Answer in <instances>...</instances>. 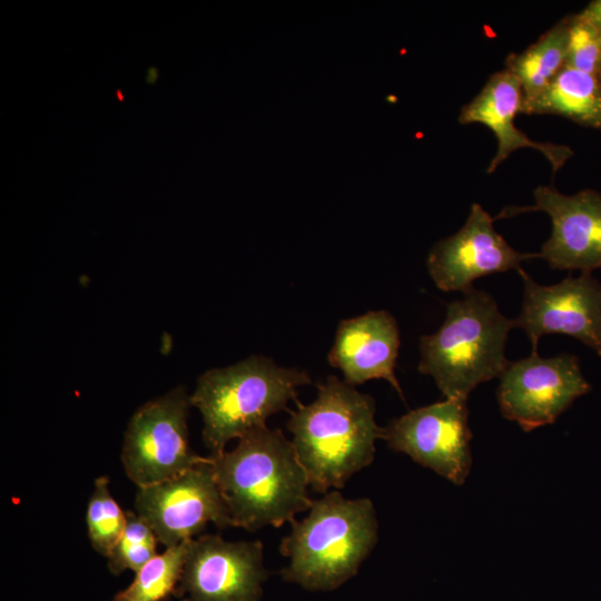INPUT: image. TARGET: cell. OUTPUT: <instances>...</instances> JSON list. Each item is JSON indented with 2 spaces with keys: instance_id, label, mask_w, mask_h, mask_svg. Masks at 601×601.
<instances>
[{
  "instance_id": "2",
  "label": "cell",
  "mask_w": 601,
  "mask_h": 601,
  "mask_svg": "<svg viewBox=\"0 0 601 601\" xmlns=\"http://www.w3.org/2000/svg\"><path fill=\"white\" fill-rule=\"evenodd\" d=\"M316 398L304 405L296 401L287 428L309 486L326 493L342 489L375 455V442L383 427L375 422V402L329 375L317 386Z\"/></svg>"
},
{
  "instance_id": "12",
  "label": "cell",
  "mask_w": 601,
  "mask_h": 601,
  "mask_svg": "<svg viewBox=\"0 0 601 601\" xmlns=\"http://www.w3.org/2000/svg\"><path fill=\"white\" fill-rule=\"evenodd\" d=\"M533 206H513L499 217H511L526 211H544L552 223V231L542 245L539 258L552 269L592 273L601 267V194L584 189L564 195L555 187L539 186L533 191Z\"/></svg>"
},
{
  "instance_id": "8",
  "label": "cell",
  "mask_w": 601,
  "mask_h": 601,
  "mask_svg": "<svg viewBox=\"0 0 601 601\" xmlns=\"http://www.w3.org/2000/svg\"><path fill=\"white\" fill-rule=\"evenodd\" d=\"M579 358L569 353L540 357L536 351L509 362L500 376L502 415L525 432L552 424L580 396L590 392Z\"/></svg>"
},
{
  "instance_id": "20",
  "label": "cell",
  "mask_w": 601,
  "mask_h": 601,
  "mask_svg": "<svg viewBox=\"0 0 601 601\" xmlns=\"http://www.w3.org/2000/svg\"><path fill=\"white\" fill-rule=\"evenodd\" d=\"M127 514L126 528L109 555L108 568L114 574L125 570L138 572L157 555L158 540L150 526L135 512Z\"/></svg>"
},
{
  "instance_id": "14",
  "label": "cell",
  "mask_w": 601,
  "mask_h": 601,
  "mask_svg": "<svg viewBox=\"0 0 601 601\" xmlns=\"http://www.w3.org/2000/svg\"><path fill=\"white\" fill-rule=\"evenodd\" d=\"M523 93L521 83L510 71L503 69L490 76L480 92L461 109V124L479 122L489 127L495 135L497 149L486 173L493 174L512 152L521 148L540 151L555 175L572 157L570 147L531 139L515 125L521 114Z\"/></svg>"
},
{
  "instance_id": "4",
  "label": "cell",
  "mask_w": 601,
  "mask_h": 601,
  "mask_svg": "<svg viewBox=\"0 0 601 601\" xmlns=\"http://www.w3.org/2000/svg\"><path fill=\"white\" fill-rule=\"evenodd\" d=\"M513 327L491 294L472 287L447 304L435 333L420 338L418 372L431 376L445 398L466 401L477 385L504 372Z\"/></svg>"
},
{
  "instance_id": "21",
  "label": "cell",
  "mask_w": 601,
  "mask_h": 601,
  "mask_svg": "<svg viewBox=\"0 0 601 601\" xmlns=\"http://www.w3.org/2000/svg\"><path fill=\"white\" fill-rule=\"evenodd\" d=\"M565 67L601 77V32L579 13L569 16Z\"/></svg>"
},
{
  "instance_id": "11",
  "label": "cell",
  "mask_w": 601,
  "mask_h": 601,
  "mask_svg": "<svg viewBox=\"0 0 601 601\" xmlns=\"http://www.w3.org/2000/svg\"><path fill=\"white\" fill-rule=\"evenodd\" d=\"M519 274L523 302L513 326L525 332L533 351L542 336L564 334L601 356V283L592 273L570 275L550 286L538 284L522 268Z\"/></svg>"
},
{
  "instance_id": "24",
  "label": "cell",
  "mask_w": 601,
  "mask_h": 601,
  "mask_svg": "<svg viewBox=\"0 0 601 601\" xmlns=\"http://www.w3.org/2000/svg\"><path fill=\"white\" fill-rule=\"evenodd\" d=\"M116 95H117V97H118V99H119L120 101L124 100V95H122L121 90H117V91H116Z\"/></svg>"
},
{
  "instance_id": "3",
  "label": "cell",
  "mask_w": 601,
  "mask_h": 601,
  "mask_svg": "<svg viewBox=\"0 0 601 601\" xmlns=\"http://www.w3.org/2000/svg\"><path fill=\"white\" fill-rule=\"evenodd\" d=\"M290 524L279 545L289 560L282 574L309 590L334 589L353 577L378 535L373 502L336 490L313 500L307 516Z\"/></svg>"
},
{
  "instance_id": "6",
  "label": "cell",
  "mask_w": 601,
  "mask_h": 601,
  "mask_svg": "<svg viewBox=\"0 0 601 601\" xmlns=\"http://www.w3.org/2000/svg\"><path fill=\"white\" fill-rule=\"evenodd\" d=\"M191 406L184 386L142 404L125 432L121 461L127 476L149 486L191 469L206 457L191 451L187 416Z\"/></svg>"
},
{
  "instance_id": "16",
  "label": "cell",
  "mask_w": 601,
  "mask_h": 601,
  "mask_svg": "<svg viewBox=\"0 0 601 601\" xmlns=\"http://www.w3.org/2000/svg\"><path fill=\"white\" fill-rule=\"evenodd\" d=\"M521 114L558 115L601 129V77L564 67L543 92L522 105Z\"/></svg>"
},
{
  "instance_id": "10",
  "label": "cell",
  "mask_w": 601,
  "mask_h": 601,
  "mask_svg": "<svg viewBox=\"0 0 601 601\" xmlns=\"http://www.w3.org/2000/svg\"><path fill=\"white\" fill-rule=\"evenodd\" d=\"M264 546L201 534L189 543L175 590L180 601H259L266 579Z\"/></svg>"
},
{
  "instance_id": "19",
  "label": "cell",
  "mask_w": 601,
  "mask_h": 601,
  "mask_svg": "<svg viewBox=\"0 0 601 601\" xmlns=\"http://www.w3.org/2000/svg\"><path fill=\"white\" fill-rule=\"evenodd\" d=\"M107 476L95 480L86 519L92 548L106 558L119 541L127 523V514L110 494Z\"/></svg>"
},
{
  "instance_id": "13",
  "label": "cell",
  "mask_w": 601,
  "mask_h": 601,
  "mask_svg": "<svg viewBox=\"0 0 601 601\" xmlns=\"http://www.w3.org/2000/svg\"><path fill=\"white\" fill-rule=\"evenodd\" d=\"M493 221L483 207L474 203L465 224L432 247L426 268L441 290L465 293L476 278L512 269L519 272L523 260L539 257L538 253L514 249L494 229Z\"/></svg>"
},
{
  "instance_id": "1",
  "label": "cell",
  "mask_w": 601,
  "mask_h": 601,
  "mask_svg": "<svg viewBox=\"0 0 601 601\" xmlns=\"http://www.w3.org/2000/svg\"><path fill=\"white\" fill-rule=\"evenodd\" d=\"M209 459L233 526L279 528L312 505L305 470L280 430L255 428Z\"/></svg>"
},
{
  "instance_id": "17",
  "label": "cell",
  "mask_w": 601,
  "mask_h": 601,
  "mask_svg": "<svg viewBox=\"0 0 601 601\" xmlns=\"http://www.w3.org/2000/svg\"><path fill=\"white\" fill-rule=\"evenodd\" d=\"M569 16L558 21L522 52L510 53L505 67L521 83L523 104L543 92L565 67Z\"/></svg>"
},
{
  "instance_id": "9",
  "label": "cell",
  "mask_w": 601,
  "mask_h": 601,
  "mask_svg": "<svg viewBox=\"0 0 601 601\" xmlns=\"http://www.w3.org/2000/svg\"><path fill=\"white\" fill-rule=\"evenodd\" d=\"M467 415L466 401L444 398L392 420L383 427L382 440L391 450L462 485L472 465Z\"/></svg>"
},
{
  "instance_id": "18",
  "label": "cell",
  "mask_w": 601,
  "mask_h": 601,
  "mask_svg": "<svg viewBox=\"0 0 601 601\" xmlns=\"http://www.w3.org/2000/svg\"><path fill=\"white\" fill-rule=\"evenodd\" d=\"M191 540L167 548L146 563L111 601H162L175 593Z\"/></svg>"
},
{
  "instance_id": "15",
  "label": "cell",
  "mask_w": 601,
  "mask_h": 601,
  "mask_svg": "<svg viewBox=\"0 0 601 601\" xmlns=\"http://www.w3.org/2000/svg\"><path fill=\"white\" fill-rule=\"evenodd\" d=\"M398 348L395 318L386 311L368 312L338 324L328 363L341 370L344 381L352 386L383 378L403 398L394 372Z\"/></svg>"
},
{
  "instance_id": "5",
  "label": "cell",
  "mask_w": 601,
  "mask_h": 601,
  "mask_svg": "<svg viewBox=\"0 0 601 601\" xmlns=\"http://www.w3.org/2000/svg\"><path fill=\"white\" fill-rule=\"evenodd\" d=\"M311 382L305 371L280 367L260 355L206 371L190 404L203 416V441L210 454H220L230 440L266 426V420L296 401L298 387Z\"/></svg>"
},
{
  "instance_id": "23",
  "label": "cell",
  "mask_w": 601,
  "mask_h": 601,
  "mask_svg": "<svg viewBox=\"0 0 601 601\" xmlns=\"http://www.w3.org/2000/svg\"><path fill=\"white\" fill-rule=\"evenodd\" d=\"M158 78V69L156 67H150L147 72L146 81L148 83H154Z\"/></svg>"
},
{
  "instance_id": "22",
  "label": "cell",
  "mask_w": 601,
  "mask_h": 601,
  "mask_svg": "<svg viewBox=\"0 0 601 601\" xmlns=\"http://www.w3.org/2000/svg\"><path fill=\"white\" fill-rule=\"evenodd\" d=\"M579 16L601 32V0L591 1Z\"/></svg>"
},
{
  "instance_id": "7",
  "label": "cell",
  "mask_w": 601,
  "mask_h": 601,
  "mask_svg": "<svg viewBox=\"0 0 601 601\" xmlns=\"http://www.w3.org/2000/svg\"><path fill=\"white\" fill-rule=\"evenodd\" d=\"M135 509L166 549L199 536L209 522L233 526L209 456L175 477L138 487Z\"/></svg>"
}]
</instances>
